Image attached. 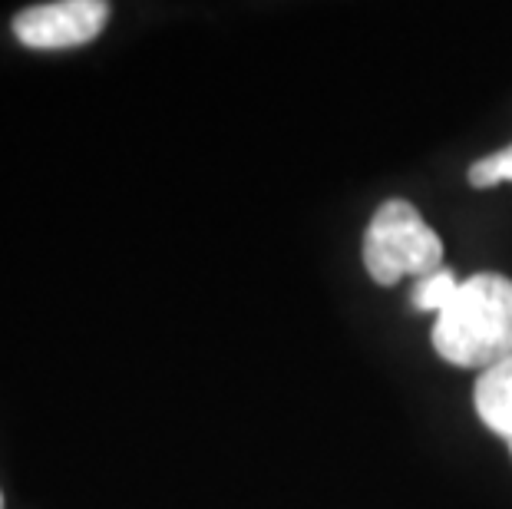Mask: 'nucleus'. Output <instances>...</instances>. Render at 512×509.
Listing matches in <instances>:
<instances>
[{
	"instance_id": "20e7f679",
	"label": "nucleus",
	"mask_w": 512,
	"mask_h": 509,
	"mask_svg": "<svg viewBox=\"0 0 512 509\" xmlns=\"http://www.w3.org/2000/svg\"><path fill=\"white\" fill-rule=\"evenodd\" d=\"M476 414L479 420L512 440V354L506 361L493 364L489 371L479 374L476 381Z\"/></svg>"
},
{
	"instance_id": "0eeeda50",
	"label": "nucleus",
	"mask_w": 512,
	"mask_h": 509,
	"mask_svg": "<svg viewBox=\"0 0 512 509\" xmlns=\"http://www.w3.org/2000/svg\"><path fill=\"white\" fill-rule=\"evenodd\" d=\"M0 509H4V496H0Z\"/></svg>"
},
{
	"instance_id": "f03ea898",
	"label": "nucleus",
	"mask_w": 512,
	"mask_h": 509,
	"mask_svg": "<svg viewBox=\"0 0 512 509\" xmlns=\"http://www.w3.org/2000/svg\"><path fill=\"white\" fill-rule=\"evenodd\" d=\"M364 268L384 288L397 285L400 278H427L443 268V242L423 222L417 205L390 199L367 225Z\"/></svg>"
},
{
	"instance_id": "f257e3e1",
	"label": "nucleus",
	"mask_w": 512,
	"mask_h": 509,
	"mask_svg": "<svg viewBox=\"0 0 512 509\" xmlns=\"http://www.w3.org/2000/svg\"><path fill=\"white\" fill-rule=\"evenodd\" d=\"M433 348L456 367L493 364L512 354V281L506 275L466 278L450 308H443L433 324Z\"/></svg>"
},
{
	"instance_id": "39448f33",
	"label": "nucleus",
	"mask_w": 512,
	"mask_h": 509,
	"mask_svg": "<svg viewBox=\"0 0 512 509\" xmlns=\"http://www.w3.org/2000/svg\"><path fill=\"white\" fill-rule=\"evenodd\" d=\"M463 281H456L453 272H446V268H440V272H433L427 278H417V285H413V305H417L420 311H443L450 308V301L456 298V291H460Z\"/></svg>"
},
{
	"instance_id": "7ed1b4c3",
	"label": "nucleus",
	"mask_w": 512,
	"mask_h": 509,
	"mask_svg": "<svg viewBox=\"0 0 512 509\" xmlns=\"http://www.w3.org/2000/svg\"><path fill=\"white\" fill-rule=\"evenodd\" d=\"M110 4L103 0H53L20 10L14 17V37L30 50H70L103 34Z\"/></svg>"
},
{
	"instance_id": "423d86ee",
	"label": "nucleus",
	"mask_w": 512,
	"mask_h": 509,
	"mask_svg": "<svg viewBox=\"0 0 512 509\" xmlns=\"http://www.w3.org/2000/svg\"><path fill=\"white\" fill-rule=\"evenodd\" d=\"M499 182H512V146L499 149L493 156H483L470 166V186L489 189L499 186Z\"/></svg>"
},
{
	"instance_id": "6e6552de",
	"label": "nucleus",
	"mask_w": 512,
	"mask_h": 509,
	"mask_svg": "<svg viewBox=\"0 0 512 509\" xmlns=\"http://www.w3.org/2000/svg\"><path fill=\"white\" fill-rule=\"evenodd\" d=\"M509 450H512V440H509Z\"/></svg>"
}]
</instances>
